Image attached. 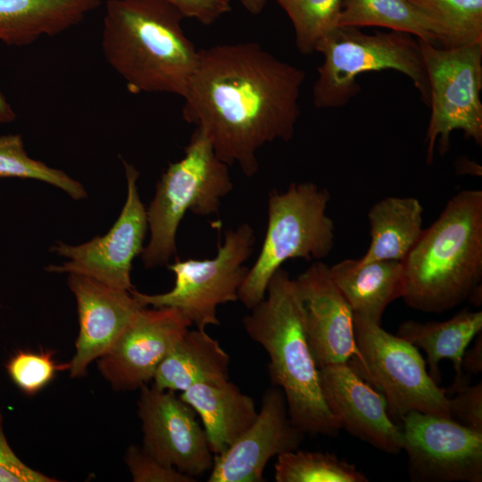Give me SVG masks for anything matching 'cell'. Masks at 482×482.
Masks as SVG:
<instances>
[{
  "instance_id": "cell-6",
  "label": "cell",
  "mask_w": 482,
  "mask_h": 482,
  "mask_svg": "<svg viewBox=\"0 0 482 482\" xmlns=\"http://www.w3.org/2000/svg\"><path fill=\"white\" fill-rule=\"evenodd\" d=\"M324 60L313 84L317 108H338L360 91L357 77L364 72L394 70L407 76L422 101L429 104L428 75L418 38L395 30L362 32L358 28L337 26L317 45Z\"/></svg>"
},
{
  "instance_id": "cell-20",
  "label": "cell",
  "mask_w": 482,
  "mask_h": 482,
  "mask_svg": "<svg viewBox=\"0 0 482 482\" xmlns=\"http://www.w3.org/2000/svg\"><path fill=\"white\" fill-rule=\"evenodd\" d=\"M329 270L354 318L380 325L386 307L403 296L402 262L345 259L329 267Z\"/></svg>"
},
{
  "instance_id": "cell-1",
  "label": "cell",
  "mask_w": 482,
  "mask_h": 482,
  "mask_svg": "<svg viewBox=\"0 0 482 482\" xmlns=\"http://www.w3.org/2000/svg\"><path fill=\"white\" fill-rule=\"evenodd\" d=\"M305 76L255 42L200 49L182 96L183 120L205 133L223 162L253 177L265 144L292 139Z\"/></svg>"
},
{
  "instance_id": "cell-35",
  "label": "cell",
  "mask_w": 482,
  "mask_h": 482,
  "mask_svg": "<svg viewBox=\"0 0 482 482\" xmlns=\"http://www.w3.org/2000/svg\"><path fill=\"white\" fill-rule=\"evenodd\" d=\"M462 373L477 375L482 371V335L481 332L477 336L473 346L466 349L461 360Z\"/></svg>"
},
{
  "instance_id": "cell-3",
  "label": "cell",
  "mask_w": 482,
  "mask_h": 482,
  "mask_svg": "<svg viewBox=\"0 0 482 482\" xmlns=\"http://www.w3.org/2000/svg\"><path fill=\"white\" fill-rule=\"evenodd\" d=\"M251 310L244 328L268 353L270 380L282 390L292 422L304 434L337 436L341 426L323 395L295 280L279 268Z\"/></svg>"
},
{
  "instance_id": "cell-13",
  "label": "cell",
  "mask_w": 482,
  "mask_h": 482,
  "mask_svg": "<svg viewBox=\"0 0 482 482\" xmlns=\"http://www.w3.org/2000/svg\"><path fill=\"white\" fill-rule=\"evenodd\" d=\"M143 447L163 463L195 478L211 470L214 455L195 410L175 392L139 388Z\"/></svg>"
},
{
  "instance_id": "cell-7",
  "label": "cell",
  "mask_w": 482,
  "mask_h": 482,
  "mask_svg": "<svg viewBox=\"0 0 482 482\" xmlns=\"http://www.w3.org/2000/svg\"><path fill=\"white\" fill-rule=\"evenodd\" d=\"M329 200L328 190L312 182H293L283 192L269 193L264 240L238 290L246 308L265 297L270 278L286 261L328 256L335 240V224L327 214Z\"/></svg>"
},
{
  "instance_id": "cell-5",
  "label": "cell",
  "mask_w": 482,
  "mask_h": 482,
  "mask_svg": "<svg viewBox=\"0 0 482 482\" xmlns=\"http://www.w3.org/2000/svg\"><path fill=\"white\" fill-rule=\"evenodd\" d=\"M232 188L229 165L196 127L183 158L169 163L161 176L146 209L150 238L141 253L145 267L168 264L177 253V231L187 212L200 216L217 213L221 199Z\"/></svg>"
},
{
  "instance_id": "cell-19",
  "label": "cell",
  "mask_w": 482,
  "mask_h": 482,
  "mask_svg": "<svg viewBox=\"0 0 482 482\" xmlns=\"http://www.w3.org/2000/svg\"><path fill=\"white\" fill-rule=\"evenodd\" d=\"M199 416L213 455L229 447L254 422V400L229 379L194 385L179 395Z\"/></svg>"
},
{
  "instance_id": "cell-25",
  "label": "cell",
  "mask_w": 482,
  "mask_h": 482,
  "mask_svg": "<svg viewBox=\"0 0 482 482\" xmlns=\"http://www.w3.org/2000/svg\"><path fill=\"white\" fill-rule=\"evenodd\" d=\"M338 26L381 27L437 43L431 23L410 0H343Z\"/></svg>"
},
{
  "instance_id": "cell-26",
  "label": "cell",
  "mask_w": 482,
  "mask_h": 482,
  "mask_svg": "<svg viewBox=\"0 0 482 482\" xmlns=\"http://www.w3.org/2000/svg\"><path fill=\"white\" fill-rule=\"evenodd\" d=\"M429 21L445 48L482 42V0H410Z\"/></svg>"
},
{
  "instance_id": "cell-2",
  "label": "cell",
  "mask_w": 482,
  "mask_h": 482,
  "mask_svg": "<svg viewBox=\"0 0 482 482\" xmlns=\"http://www.w3.org/2000/svg\"><path fill=\"white\" fill-rule=\"evenodd\" d=\"M185 17L163 0H108L101 47L132 94L183 96L198 50L186 36Z\"/></svg>"
},
{
  "instance_id": "cell-12",
  "label": "cell",
  "mask_w": 482,
  "mask_h": 482,
  "mask_svg": "<svg viewBox=\"0 0 482 482\" xmlns=\"http://www.w3.org/2000/svg\"><path fill=\"white\" fill-rule=\"evenodd\" d=\"M128 194L120 214L104 236L78 245L57 242L51 251L67 258L62 265H49L50 272L74 273L106 286L131 291L130 272L134 259L142 253L148 229L146 208L142 203L135 167L123 161Z\"/></svg>"
},
{
  "instance_id": "cell-16",
  "label": "cell",
  "mask_w": 482,
  "mask_h": 482,
  "mask_svg": "<svg viewBox=\"0 0 482 482\" xmlns=\"http://www.w3.org/2000/svg\"><path fill=\"white\" fill-rule=\"evenodd\" d=\"M67 282L75 296L79 317L75 353L68 371L77 378L85 376L88 366L112 347L136 314L146 306L130 291L83 275L70 273Z\"/></svg>"
},
{
  "instance_id": "cell-27",
  "label": "cell",
  "mask_w": 482,
  "mask_h": 482,
  "mask_svg": "<svg viewBox=\"0 0 482 482\" xmlns=\"http://www.w3.org/2000/svg\"><path fill=\"white\" fill-rule=\"evenodd\" d=\"M277 482H367L369 478L354 464L330 453L299 449L277 456Z\"/></svg>"
},
{
  "instance_id": "cell-14",
  "label": "cell",
  "mask_w": 482,
  "mask_h": 482,
  "mask_svg": "<svg viewBox=\"0 0 482 482\" xmlns=\"http://www.w3.org/2000/svg\"><path fill=\"white\" fill-rule=\"evenodd\" d=\"M191 326L176 308H142L97 360L99 373L116 391L139 389L153 380L160 362Z\"/></svg>"
},
{
  "instance_id": "cell-17",
  "label": "cell",
  "mask_w": 482,
  "mask_h": 482,
  "mask_svg": "<svg viewBox=\"0 0 482 482\" xmlns=\"http://www.w3.org/2000/svg\"><path fill=\"white\" fill-rule=\"evenodd\" d=\"M308 343L318 368L347 363L356 353L353 313L329 267L316 262L295 278Z\"/></svg>"
},
{
  "instance_id": "cell-28",
  "label": "cell",
  "mask_w": 482,
  "mask_h": 482,
  "mask_svg": "<svg viewBox=\"0 0 482 482\" xmlns=\"http://www.w3.org/2000/svg\"><path fill=\"white\" fill-rule=\"evenodd\" d=\"M0 178L36 179L62 189L75 200L84 199V186L64 171L29 156L20 134L0 136Z\"/></svg>"
},
{
  "instance_id": "cell-23",
  "label": "cell",
  "mask_w": 482,
  "mask_h": 482,
  "mask_svg": "<svg viewBox=\"0 0 482 482\" xmlns=\"http://www.w3.org/2000/svg\"><path fill=\"white\" fill-rule=\"evenodd\" d=\"M230 358L205 329L187 330L158 365L153 385L183 392L190 386L229 379Z\"/></svg>"
},
{
  "instance_id": "cell-15",
  "label": "cell",
  "mask_w": 482,
  "mask_h": 482,
  "mask_svg": "<svg viewBox=\"0 0 482 482\" xmlns=\"http://www.w3.org/2000/svg\"><path fill=\"white\" fill-rule=\"evenodd\" d=\"M304 433L291 420L282 390L273 386L262 398L252 426L214 455L209 482H262L268 461L301 445Z\"/></svg>"
},
{
  "instance_id": "cell-24",
  "label": "cell",
  "mask_w": 482,
  "mask_h": 482,
  "mask_svg": "<svg viewBox=\"0 0 482 482\" xmlns=\"http://www.w3.org/2000/svg\"><path fill=\"white\" fill-rule=\"evenodd\" d=\"M370 244L359 258L403 262L420 238L423 228V207L415 197H385L368 212Z\"/></svg>"
},
{
  "instance_id": "cell-31",
  "label": "cell",
  "mask_w": 482,
  "mask_h": 482,
  "mask_svg": "<svg viewBox=\"0 0 482 482\" xmlns=\"http://www.w3.org/2000/svg\"><path fill=\"white\" fill-rule=\"evenodd\" d=\"M125 464L134 482H195V478L169 466L143 446L130 445L124 455Z\"/></svg>"
},
{
  "instance_id": "cell-11",
  "label": "cell",
  "mask_w": 482,
  "mask_h": 482,
  "mask_svg": "<svg viewBox=\"0 0 482 482\" xmlns=\"http://www.w3.org/2000/svg\"><path fill=\"white\" fill-rule=\"evenodd\" d=\"M402 420L411 481H482V432L430 413L411 411Z\"/></svg>"
},
{
  "instance_id": "cell-8",
  "label": "cell",
  "mask_w": 482,
  "mask_h": 482,
  "mask_svg": "<svg viewBox=\"0 0 482 482\" xmlns=\"http://www.w3.org/2000/svg\"><path fill=\"white\" fill-rule=\"evenodd\" d=\"M353 324L357 353L347 364L384 396L388 412L452 418L446 388L431 378L418 347L378 324L354 317Z\"/></svg>"
},
{
  "instance_id": "cell-4",
  "label": "cell",
  "mask_w": 482,
  "mask_h": 482,
  "mask_svg": "<svg viewBox=\"0 0 482 482\" xmlns=\"http://www.w3.org/2000/svg\"><path fill=\"white\" fill-rule=\"evenodd\" d=\"M402 263V298L412 309L440 313L480 291L482 190L453 195Z\"/></svg>"
},
{
  "instance_id": "cell-32",
  "label": "cell",
  "mask_w": 482,
  "mask_h": 482,
  "mask_svg": "<svg viewBox=\"0 0 482 482\" xmlns=\"http://www.w3.org/2000/svg\"><path fill=\"white\" fill-rule=\"evenodd\" d=\"M452 395H454L449 397L452 419L482 432V383L461 386Z\"/></svg>"
},
{
  "instance_id": "cell-18",
  "label": "cell",
  "mask_w": 482,
  "mask_h": 482,
  "mask_svg": "<svg viewBox=\"0 0 482 482\" xmlns=\"http://www.w3.org/2000/svg\"><path fill=\"white\" fill-rule=\"evenodd\" d=\"M325 400L341 428L384 453L403 451L402 428L388 415L384 396L347 363L319 368Z\"/></svg>"
},
{
  "instance_id": "cell-37",
  "label": "cell",
  "mask_w": 482,
  "mask_h": 482,
  "mask_svg": "<svg viewBox=\"0 0 482 482\" xmlns=\"http://www.w3.org/2000/svg\"><path fill=\"white\" fill-rule=\"evenodd\" d=\"M240 2L248 12L258 14L264 9L267 0H240Z\"/></svg>"
},
{
  "instance_id": "cell-33",
  "label": "cell",
  "mask_w": 482,
  "mask_h": 482,
  "mask_svg": "<svg viewBox=\"0 0 482 482\" xmlns=\"http://www.w3.org/2000/svg\"><path fill=\"white\" fill-rule=\"evenodd\" d=\"M23 462L10 446L4 429V416L0 410V482H56Z\"/></svg>"
},
{
  "instance_id": "cell-36",
  "label": "cell",
  "mask_w": 482,
  "mask_h": 482,
  "mask_svg": "<svg viewBox=\"0 0 482 482\" xmlns=\"http://www.w3.org/2000/svg\"><path fill=\"white\" fill-rule=\"evenodd\" d=\"M16 119V114L4 96L0 91V124L9 123Z\"/></svg>"
},
{
  "instance_id": "cell-22",
  "label": "cell",
  "mask_w": 482,
  "mask_h": 482,
  "mask_svg": "<svg viewBox=\"0 0 482 482\" xmlns=\"http://www.w3.org/2000/svg\"><path fill=\"white\" fill-rule=\"evenodd\" d=\"M481 331L482 312L463 309L445 321L406 320L400 324L396 335L426 353L428 372L437 385L441 382L439 362H452L455 378L446 389L448 396L461 386L469 384L461 370V360L469 344Z\"/></svg>"
},
{
  "instance_id": "cell-9",
  "label": "cell",
  "mask_w": 482,
  "mask_h": 482,
  "mask_svg": "<svg viewBox=\"0 0 482 482\" xmlns=\"http://www.w3.org/2000/svg\"><path fill=\"white\" fill-rule=\"evenodd\" d=\"M255 234L248 223L225 232L223 244L218 245L212 259L180 260L176 258L168 269L173 272V287L165 293L148 295L135 288L130 292L145 306L171 307L179 310L198 329L220 324L217 307L238 300V290L249 268Z\"/></svg>"
},
{
  "instance_id": "cell-34",
  "label": "cell",
  "mask_w": 482,
  "mask_h": 482,
  "mask_svg": "<svg viewBox=\"0 0 482 482\" xmlns=\"http://www.w3.org/2000/svg\"><path fill=\"white\" fill-rule=\"evenodd\" d=\"M175 6L185 18L195 19L203 25L214 23L231 10V0H163Z\"/></svg>"
},
{
  "instance_id": "cell-30",
  "label": "cell",
  "mask_w": 482,
  "mask_h": 482,
  "mask_svg": "<svg viewBox=\"0 0 482 482\" xmlns=\"http://www.w3.org/2000/svg\"><path fill=\"white\" fill-rule=\"evenodd\" d=\"M12 382L25 395H34L45 388L60 370L70 369V363H58L48 349L33 352L16 351L5 363Z\"/></svg>"
},
{
  "instance_id": "cell-21",
  "label": "cell",
  "mask_w": 482,
  "mask_h": 482,
  "mask_svg": "<svg viewBox=\"0 0 482 482\" xmlns=\"http://www.w3.org/2000/svg\"><path fill=\"white\" fill-rule=\"evenodd\" d=\"M99 0H0V42L24 46L78 25Z\"/></svg>"
},
{
  "instance_id": "cell-29",
  "label": "cell",
  "mask_w": 482,
  "mask_h": 482,
  "mask_svg": "<svg viewBox=\"0 0 482 482\" xmlns=\"http://www.w3.org/2000/svg\"><path fill=\"white\" fill-rule=\"evenodd\" d=\"M286 12L300 54L316 52L319 42L338 26L343 0H274Z\"/></svg>"
},
{
  "instance_id": "cell-10",
  "label": "cell",
  "mask_w": 482,
  "mask_h": 482,
  "mask_svg": "<svg viewBox=\"0 0 482 482\" xmlns=\"http://www.w3.org/2000/svg\"><path fill=\"white\" fill-rule=\"evenodd\" d=\"M418 40L429 86L431 115L425 142L430 164L436 140L444 155L455 129L482 144V42L445 48Z\"/></svg>"
}]
</instances>
